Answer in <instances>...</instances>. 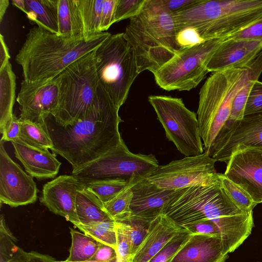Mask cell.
Segmentation results:
<instances>
[{
  "instance_id": "cell-1",
  "label": "cell",
  "mask_w": 262,
  "mask_h": 262,
  "mask_svg": "<svg viewBox=\"0 0 262 262\" xmlns=\"http://www.w3.org/2000/svg\"><path fill=\"white\" fill-rule=\"evenodd\" d=\"M119 110L99 83L97 99L83 118L66 126L56 123L51 115L45 120L53 143L51 150L66 159L72 171L95 160L123 140Z\"/></svg>"
},
{
  "instance_id": "cell-2",
  "label": "cell",
  "mask_w": 262,
  "mask_h": 262,
  "mask_svg": "<svg viewBox=\"0 0 262 262\" xmlns=\"http://www.w3.org/2000/svg\"><path fill=\"white\" fill-rule=\"evenodd\" d=\"M162 214L181 228L206 220L213 222L226 254L241 246L254 227L253 211H243L232 201L222 185L219 174L211 184L176 191Z\"/></svg>"
},
{
  "instance_id": "cell-3",
  "label": "cell",
  "mask_w": 262,
  "mask_h": 262,
  "mask_svg": "<svg viewBox=\"0 0 262 262\" xmlns=\"http://www.w3.org/2000/svg\"><path fill=\"white\" fill-rule=\"evenodd\" d=\"M111 34L104 32L85 40L60 35L37 26L29 30L15 60L21 66L24 80L27 82L54 79Z\"/></svg>"
},
{
  "instance_id": "cell-4",
  "label": "cell",
  "mask_w": 262,
  "mask_h": 262,
  "mask_svg": "<svg viewBox=\"0 0 262 262\" xmlns=\"http://www.w3.org/2000/svg\"><path fill=\"white\" fill-rule=\"evenodd\" d=\"M123 33L134 52L139 74L156 71L181 50L176 40L173 13L150 5L147 0Z\"/></svg>"
},
{
  "instance_id": "cell-5",
  "label": "cell",
  "mask_w": 262,
  "mask_h": 262,
  "mask_svg": "<svg viewBox=\"0 0 262 262\" xmlns=\"http://www.w3.org/2000/svg\"><path fill=\"white\" fill-rule=\"evenodd\" d=\"M173 15L176 32L190 27L205 41L226 39L262 19V0H199Z\"/></svg>"
},
{
  "instance_id": "cell-6",
  "label": "cell",
  "mask_w": 262,
  "mask_h": 262,
  "mask_svg": "<svg viewBox=\"0 0 262 262\" xmlns=\"http://www.w3.org/2000/svg\"><path fill=\"white\" fill-rule=\"evenodd\" d=\"M250 65L214 72L201 88L197 118L205 151L228 120L235 96L250 76Z\"/></svg>"
},
{
  "instance_id": "cell-7",
  "label": "cell",
  "mask_w": 262,
  "mask_h": 262,
  "mask_svg": "<svg viewBox=\"0 0 262 262\" xmlns=\"http://www.w3.org/2000/svg\"><path fill=\"white\" fill-rule=\"evenodd\" d=\"M54 79L58 91V104L52 115L62 126L83 118L97 99L99 79L95 50L66 67Z\"/></svg>"
},
{
  "instance_id": "cell-8",
  "label": "cell",
  "mask_w": 262,
  "mask_h": 262,
  "mask_svg": "<svg viewBox=\"0 0 262 262\" xmlns=\"http://www.w3.org/2000/svg\"><path fill=\"white\" fill-rule=\"evenodd\" d=\"M99 83L119 109L138 75L133 49L123 33L110 35L95 49Z\"/></svg>"
},
{
  "instance_id": "cell-9",
  "label": "cell",
  "mask_w": 262,
  "mask_h": 262,
  "mask_svg": "<svg viewBox=\"0 0 262 262\" xmlns=\"http://www.w3.org/2000/svg\"><path fill=\"white\" fill-rule=\"evenodd\" d=\"M225 39L209 40L181 49L160 68L152 72L156 83L167 91H189L195 88L209 73L207 64Z\"/></svg>"
},
{
  "instance_id": "cell-10",
  "label": "cell",
  "mask_w": 262,
  "mask_h": 262,
  "mask_svg": "<svg viewBox=\"0 0 262 262\" xmlns=\"http://www.w3.org/2000/svg\"><path fill=\"white\" fill-rule=\"evenodd\" d=\"M148 99L167 138L181 154L189 157L204 153L196 114L186 107L181 98L151 95Z\"/></svg>"
},
{
  "instance_id": "cell-11",
  "label": "cell",
  "mask_w": 262,
  "mask_h": 262,
  "mask_svg": "<svg viewBox=\"0 0 262 262\" xmlns=\"http://www.w3.org/2000/svg\"><path fill=\"white\" fill-rule=\"evenodd\" d=\"M159 166L152 154H134L122 140L120 143L72 175L85 183L93 180L121 178L138 182Z\"/></svg>"
},
{
  "instance_id": "cell-12",
  "label": "cell",
  "mask_w": 262,
  "mask_h": 262,
  "mask_svg": "<svg viewBox=\"0 0 262 262\" xmlns=\"http://www.w3.org/2000/svg\"><path fill=\"white\" fill-rule=\"evenodd\" d=\"M207 151L159 165L146 178L158 187L177 191L196 185H205L219 178L215 163Z\"/></svg>"
},
{
  "instance_id": "cell-13",
  "label": "cell",
  "mask_w": 262,
  "mask_h": 262,
  "mask_svg": "<svg viewBox=\"0 0 262 262\" xmlns=\"http://www.w3.org/2000/svg\"><path fill=\"white\" fill-rule=\"evenodd\" d=\"M250 147H262V112L221 129L207 151L216 161L227 163L236 151Z\"/></svg>"
},
{
  "instance_id": "cell-14",
  "label": "cell",
  "mask_w": 262,
  "mask_h": 262,
  "mask_svg": "<svg viewBox=\"0 0 262 262\" xmlns=\"http://www.w3.org/2000/svg\"><path fill=\"white\" fill-rule=\"evenodd\" d=\"M0 142V201L11 207L34 203L38 189L33 177L27 174L7 154Z\"/></svg>"
},
{
  "instance_id": "cell-15",
  "label": "cell",
  "mask_w": 262,
  "mask_h": 262,
  "mask_svg": "<svg viewBox=\"0 0 262 262\" xmlns=\"http://www.w3.org/2000/svg\"><path fill=\"white\" fill-rule=\"evenodd\" d=\"M58 97L54 78L35 82L23 80L16 98L20 111L19 118L43 125L45 120L55 111Z\"/></svg>"
},
{
  "instance_id": "cell-16",
  "label": "cell",
  "mask_w": 262,
  "mask_h": 262,
  "mask_svg": "<svg viewBox=\"0 0 262 262\" xmlns=\"http://www.w3.org/2000/svg\"><path fill=\"white\" fill-rule=\"evenodd\" d=\"M224 174L244 190L257 205L262 203V147L236 151Z\"/></svg>"
},
{
  "instance_id": "cell-17",
  "label": "cell",
  "mask_w": 262,
  "mask_h": 262,
  "mask_svg": "<svg viewBox=\"0 0 262 262\" xmlns=\"http://www.w3.org/2000/svg\"><path fill=\"white\" fill-rule=\"evenodd\" d=\"M86 183L72 175H61L44 185L40 202L53 213L72 224L79 223L75 200Z\"/></svg>"
},
{
  "instance_id": "cell-18",
  "label": "cell",
  "mask_w": 262,
  "mask_h": 262,
  "mask_svg": "<svg viewBox=\"0 0 262 262\" xmlns=\"http://www.w3.org/2000/svg\"><path fill=\"white\" fill-rule=\"evenodd\" d=\"M262 51V40L225 39L210 59L209 72L247 68Z\"/></svg>"
},
{
  "instance_id": "cell-19",
  "label": "cell",
  "mask_w": 262,
  "mask_h": 262,
  "mask_svg": "<svg viewBox=\"0 0 262 262\" xmlns=\"http://www.w3.org/2000/svg\"><path fill=\"white\" fill-rule=\"evenodd\" d=\"M131 189L132 215L150 220L162 214L164 207L176 192L161 188L146 178L134 184Z\"/></svg>"
},
{
  "instance_id": "cell-20",
  "label": "cell",
  "mask_w": 262,
  "mask_h": 262,
  "mask_svg": "<svg viewBox=\"0 0 262 262\" xmlns=\"http://www.w3.org/2000/svg\"><path fill=\"white\" fill-rule=\"evenodd\" d=\"M11 142L15 157L29 175L41 180L54 178L57 174L61 163L56 159V154L48 148L30 146L19 138Z\"/></svg>"
},
{
  "instance_id": "cell-21",
  "label": "cell",
  "mask_w": 262,
  "mask_h": 262,
  "mask_svg": "<svg viewBox=\"0 0 262 262\" xmlns=\"http://www.w3.org/2000/svg\"><path fill=\"white\" fill-rule=\"evenodd\" d=\"M228 257L220 235L191 233L170 262H225Z\"/></svg>"
},
{
  "instance_id": "cell-22",
  "label": "cell",
  "mask_w": 262,
  "mask_h": 262,
  "mask_svg": "<svg viewBox=\"0 0 262 262\" xmlns=\"http://www.w3.org/2000/svg\"><path fill=\"white\" fill-rule=\"evenodd\" d=\"M183 229L164 214L155 218L130 262H148Z\"/></svg>"
},
{
  "instance_id": "cell-23",
  "label": "cell",
  "mask_w": 262,
  "mask_h": 262,
  "mask_svg": "<svg viewBox=\"0 0 262 262\" xmlns=\"http://www.w3.org/2000/svg\"><path fill=\"white\" fill-rule=\"evenodd\" d=\"M75 207L79 223L82 224L115 221L105 210L103 203L86 188L77 193Z\"/></svg>"
},
{
  "instance_id": "cell-24",
  "label": "cell",
  "mask_w": 262,
  "mask_h": 262,
  "mask_svg": "<svg viewBox=\"0 0 262 262\" xmlns=\"http://www.w3.org/2000/svg\"><path fill=\"white\" fill-rule=\"evenodd\" d=\"M25 3L30 21L58 34L57 0H25Z\"/></svg>"
},
{
  "instance_id": "cell-25",
  "label": "cell",
  "mask_w": 262,
  "mask_h": 262,
  "mask_svg": "<svg viewBox=\"0 0 262 262\" xmlns=\"http://www.w3.org/2000/svg\"><path fill=\"white\" fill-rule=\"evenodd\" d=\"M15 74L10 61L0 68V132L13 115V107L15 99Z\"/></svg>"
},
{
  "instance_id": "cell-26",
  "label": "cell",
  "mask_w": 262,
  "mask_h": 262,
  "mask_svg": "<svg viewBox=\"0 0 262 262\" xmlns=\"http://www.w3.org/2000/svg\"><path fill=\"white\" fill-rule=\"evenodd\" d=\"M57 18L59 35L84 38L82 21L76 0H57Z\"/></svg>"
},
{
  "instance_id": "cell-27",
  "label": "cell",
  "mask_w": 262,
  "mask_h": 262,
  "mask_svg": "<svg viewBox=\"0 0 262 262\" xmlns=\"http://www.w3.org/2000/svg\"><path fill=\"white\" fill-rule=\"evenodd\" d=\"M104 0H76L83 26V37L89 40L102 33L100 24Z\"/></svg>"
},
{
  "instance_id": "cell-28",
  "label": "cell",
  "mask_w": 262,
  "mask_h": 262,
  "mask_svg": "<svg viewBox=\"0 0 262 262\" xmlns=\"http://www.w3.org/2000/svg\"><path fill=\"white\" fill-rule=\"evenodd\" d=\"M72 243L68 262H81L90 260L100 243L93 238L70 228Z\"/></svg>"
},
{
  "instance_id": "cell-29",
  "label": "cell",
  "mask_w": 262,
  "mask_h": 262,
  "mask_svg": "<svg viewBox=\"0 0 262 262\" xmlns=\"http://www.w3.org/2000/svg\"><path fill=\"white\" fill-rule=\"evenodd\" d=\"M137 182L121 178H108L86 182V188L103 204Z\"/></svg>"
},
{
  "instance_id": "cell-30",
  "label": "cell",
  "mask_w": 262,
  "mask_h": 262,
  "mask_svg": "<svg viewBox=\"0 0 262 262\" xmlns=\"http://www.w3.org/2000/svg\"><path fill=\"white\" fill-rule=\"evenodd\" d=\"M20 123L19 137L26 144L38 148L51 149L52 140L44 125L40 123L19 118Z\"/></svg>"
},
{
  "instance_id": "cell-31",
  "label": "cell",
  "mask_w": 262,
  "mask_h": 262,
  "mask_svg": "<svg viewBox=\"0 0 262 262\" xmlns=\"http://www.w3.org/2000/svg\"><path fill=\"white\" fill-rule=\"evenodd\" d=\"M73 224L86 235L116 250L117 233L115 221L99 222L88 225L80 223Z\"/></svg>"
},
{
  "instance_id": "cell-32",
  "label": "cell",
  "mask_w": 262,
  "mask_h": 262,
  "mask_svg": "<svg viewBox=\"0 0 262 262\" xmlns=\"http://www.w3.org/2000/svg\"><path fill=\"white\" fill-rule=\"evenodd\" d=\"M152 220L131 215L122 221H115L121 227L128 237L132 256L143 242Z\"/></svg>"
},
{
  "instance_id": "cell-33",
  "label": "cell",
  "mask_w": 262,
  "mask_h": 262,
  "mask_svg": "<svg viewBox=\"0 0 262 262\" xmlns=\"http://www.w3.org/2000/svg\"><path fill=\"white\" fill-rule=\"evenodd\" d=\"M130 185L111 201L103 204L104 209L115 221L124 220L132 215L130 205L133 197Z\"/></svg>"
},
{
  "instance_id": "cell-34",
  "label": "cell",
  "mask_w": 262,
  "mask_h": 262,
  "mask_svg": "<svg viewBox=\"0 0 262 262\" xmlns=\"http://www.w3.org/2000/svg\"><path fill=\"white\" fill-rule=\"evenodd\" d=\"M219 174L222 185L232 201L243 211L247 213L252 212L256 204L250 195L224 174L219 173Z\"/></svg>"
},
{
  "instance_id": "cell-35",
  "label": "cell",
  "mask_w": 262,
  "mask_h": 262,
  "mask_svg": "<svg viewBox=\"0 0 262 262\" xmlns=\"http://www.w3.org/2000/svg\"><path fill=\"white\" fill-rule=\"evenodd\" d=\"M190 234L188 230L183 228L148 262H170L187 242Z\"/></svg>"
},
{
  "instance_id": "cell-36",
  "label": "cell",
  "mask_w": 262,
  "mask_h": 262,
  "mask_svg": "<svg viewBox=\"0 0 262 262\" xmlns=\"http://www.w3.org/2000/svg\"><path fill=\"white\" fill-rule=\"evenodd\" d=\"M146 0H118L114 22L132 18L138 15L144 7Z\"/></svg>"
},
{
  "instance_id": "cell-37",
  "label": "cell",
  "mask_w": 262,
  "mask_h": 262,
  "mask_svg": "<svg viewBox=\"0 0 262 262\" xmlns=\"http://www.w3.org/2000/svg\"><path fill=\"white\" fill-rule=\"evenodd\" d=\"M262 112V82L257 80L249 93L244 111V116Z\"/></svg>"
},
{
  "instance_id": "cell-38",
  "label": "cell",
  "mask_w": 262,
  "mask_h": 262,
  "mask_svg": "<svg viewBox=\"0 0 262 262\" xmlns=\"http://www.w3.org/2000/svg\"><path fill=\"white\" fill-rule=\"evenodd\" d=\"M176 40L181 49L190 48L205 41L195 29L190 27L177 31Z\"/></svg>"
},
{
  "instance_id": "cell-39",
  "label": "cell",
  "mask_w": 262,
  "mask_h": 262,
  "mask_svg": "<svg viewBox=\"0 0 262 262\" xmlns=\"http://www.w3.org/2000/svg\"><path fill=\"white\" fill-rule=\"evenodd\" d=\"M55 259L48 255L36 251L27 252L16 247L13 255L7 262H55Z\"/></svg>"
},
{
  "instance_id": "cell-40",
  "label": "cell",
  "mask_w": 262,
  "mask_h": 262,
  "mask_svg": "<svg viewBox=\"0 0 262 262\" xmlns=\"http://www.w3.org/2000/svg\"><path fill=\"white\" fill-rule=\"evenodd\" d=\"M199 0H147L151 6L174 13L193 5Z\"/></svg>"
},
{
  "instance_id": "cell-41",
  "label": "cell",
  "mask_w": 262,
  "mask_h": 262,
  "mask_svg": "<svg viewBox=\"0 0 262 262\" xmlns=\"http://www.w3.org/2000/svg\"><path fill=\"white\" fill-rule=\"evenodd\" d=\"M226 39L239 40H262V19Z\"/></svg>"
},
{
  "instance_id": "cell-42",
  "label": "cell",
  "mask_w": 262,
  "mask_h": 262,
  "mask_svg": "<svg viewBox=\"0 0 262 262\" xmlns=\"http://www.w3.org/2000/svg\"><path fill=\"white\" fill-rule=\"evenodd\" d=\"M118 0H104L102 8L100 31L104 32L115 23L114 17Z\"/></svg>"
},
{
  "instance_id": "cell-43",
  "label": "cell",
  "mask_w": 262,
  "mask_h": 262,
  "mask_svg": "<svg viewBox=\"0 0 262 262\" xmlns=\"http://www.w3.org/2000/svg\"><path fill=\"white\" fill-rule=\"evenodd\" d=\"M20 123L19 119L13 114L11 118L8 121L1 134V141L12 142L18 138L20 134Z\"/></svg>"
},
{
  "instance_id": "cell-44",
  "label": "cell",
  "mask_w": 262,
  "mask_h": 262,
  "mask_svg": "<svg viewBox=\"0 0 262 262\" xmlns=\"http://www.w3.org/2000/svg\"><path fill=\"white\" fill-rule=\"evenodd\" d=\"M183 228L186 229L190 233H201L220 235L217 228L215 224L209 220L204 221L188 225Z\"/></svg>"
},
{
  "instance_id": "cell-45",
  "label": "cell",
  "mask_w": 262,
  "mask_h": 262,
  "mask_svg": "<svg viewBox=\"0 0 262 262\" xmlns=\"http://www.w3.org/2000/svg\"><path fill=\"white\" fill-rule=\"evenodd\" d=\"M117 257L115 249L108 245L100 243V245L90 260L106 261Z\"/></svg>"
},
{
  "instance_id": "cell-46",
  "label": "cell",
  "mask_w": 262,
  "mask_h": 262,
  "mask_svg": "<svg viewBox=\"0 0 262 262\" xmlns=\"http://www.w3.org/2000/svg\"><path fill=\"white\" fill-rule=\"evenodd\" d=\"M10 56L8 48L5 41L4 36L0 35V68L9 60Z\"/></svg>"
},
{
  "instance_id": "cell-47",
  "label": "cell",
  "mask_w": 262,
  "mask_h": 262,
  "mask_svg": "<svg viewBox=\"0 0 262 262\" xmlns=\"http://www.w3.org/2000/svg\"><path fill=\"white\" fill-rule=\"evenodd\" d=\"M9 2L8 0H0V22L2 23L3 17L9 6Z\"/></svg>"
},
{
  "instance_id": "cell-48",
  "label": "cell",
  "mask_w": 262,
  "mask_h": 262,
  "mask_svg": "<svg viewBox=\"0 0 262 262\" xmlns=\"http://www.w3.org/2000/svg\"><path fill=\"white\" fill-rule=\"evenodd\" d=\"M11 3L13 5L26 13L25 0H12Z\"/></svg>"
},
{
  "instance_id": "cell-49",
  "label": "cell",
  "mask_w": 262,
  "mask_h": 262,
  "mask_svg": "<svg viewBox=\"0 0 262 262\" xmlns=\"http://www.w3.org/2000/svg\"><path fill=\"white\" fill-rule=\"evenodd\" d=\"M55 262H68V261H66L65 260H63V261H56V260ZM81 262H117V258L116 257V258H114L110 260L106 261H97V260H89L81 261Z\"/></svg>"
}]
</instances>
